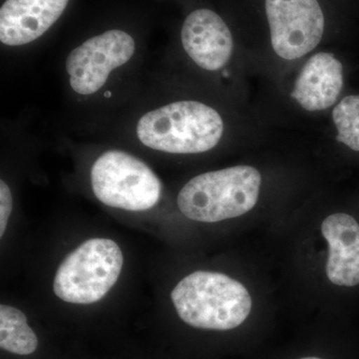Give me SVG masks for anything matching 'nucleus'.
Instances as JSON below:
<instances>
[{"label":"nucleus","instance_id":"1","mask_svg":"<svg viewBox=\"0 0 359 359\" xmlns=\"http://www.w3.org/2000/svg\"><path fill=\"white\" fill-rule=\"evenodd\" d=\"M218 111L199 101H176L144 113L134 133L144 147L168 154H200L216 147L224 133Z\"/></svg>","mask_w":359,"mask_h":359},{"label":"nucleus","instance_id":"2","mask_svg":"<svg viewBox=\"0 0 359 359\" xmlns=\"http://www.w3.org/2000/svg\"><path fill=\"white\" fill-rule=\"evenodd\" d=\"M171 299L182 321L207 332L238 330L252 311V299L245 285L212 271H195L186 276L175 287Z\"/></svg>","mask_w":359,"mask_h":359},{"label":"nucleus","instance_id":"3","mask_svg":"<svg viewBox=\"0 0 359 359\" xmlns=\"http://www.w3.org/2000/svg\"><path fill=\"white\" fill-rule=\"evenodd\" d=\"M261 184V174L256 168H226L191 179L180 191L177 202L187 218L217 223L254 209Z\"/></svg>","mask_w":359,"mask_h":359},{"label":"nucleus","instance_id":"4","mask_svg":"<svg viewBox=\"0 0 359 359\" xmlns=\"http://www.w3.org/2000/svg\"><path fill=\"white\" fill-rule=\"evenodd\" d=\"M122 250L109 238H90L70 252L54 276V294L69 304L100 301L121 273Z\"/></svg>","mask_w":359,"mask_h":359},{"label":"nucleus","instance_id":"5","mask_svg":"<svg viewBox=\"0 0 359 359\" xmlns=\"http://www.w3.org/2000/svg\"><path fill=\"white\" fill-rule=\"evenodd\" d=\"M90 180L97 199L125 211H148L162 195V184L154 171L125 151L109 150L99 156L92 165Z\"/></svg>","mask_w":359,"mask_h":359},{"label":"nucleus","instance_id":"6","mask_svg":"<svg viewBox=\"0 0 359 359\" xmlns=\"http://www.w3.org/2000/svg\"><path fill=\"white\" fill-rule=\"evenodd\" d=\"M136 48L132 35L120 29L107 30L78 45L65 61L70 89L82 97L96 95L116 71L133 59Z\"/></svg>","mask_w":359,"mask_h":359},{"label":"nucleus","instance_id":"7","mask_svg":"<svg viewBox=\"0 0 359 359\" xmlns=\"http://www.w3.org/2000/svg\"><path fill=\"white\" fill-rule=\"evenodd\" d=\"M271 45L287 60L313 51L325 30V16L318 0H266Z\"/></svg>","mask_w":359,"mask_h":359},{"label":"nucleus","instance_id":"8","mask_svg":"<svg viewBox=\"0 0 359 359\" xmlns=\"http://www.w3.org/2000/svg\"><path fill=\"white\" fill-rule=\"evenodd\" d=\"M181 41L189 57L207 71L221 70L233 54L230 29L221 16L210 9H198L187 16Z\"/></svg>","mask_w":359,"mask_h":359},{"label":"nucleus","instance_id":"9","mask_svg":"<svg viewBox=\"0 0 359 359\" xmlns=\"http://www.w3.org/2000/svg\"><path fill=\"white\" fill-rule=\"evenodd\" d=\"M69 0H6L0 8V41L25 46L48 32Z\"/></svg>","mask_w":359,"mask_h":359},{"label":"nucleus","instance_id":"10","mask_svg":"<svg viewBox=\"0 0 359 359\" xmlns=\"http://www.w3.org/2000/svg\"><path fill=\"white\" fill-rule=\"evenodd\" d=\"M328 244V280L341 287L359 285V224L351 215H330L321 224Z\"/></svg>","mask_w":359,"mask_h":359},{"label":"nucleus","instance_id":"11","mask_svg":"<svg viewBox=\"0 0 359 359\" xmlns=\"http://www.w3.org/2000/svg\"><path fill=\"white\" fill-rule=\"evenodd\" d=\"M342 70L334 54L320 52L311 56L295 81L292 98L308 111L327 109L337 102L341 92Z\"/></svg>","mask_w":359,"mask_h":359},{"label":"nucleus","instance_id":"12","mask_svg":"<svg viewBox=\"0 0 359 359\" xmlns=\"http://www.w3.org/2000/svg\"><path fill=\"white\" fill-rule=\"evenodd\" d=\"M0 347L7 353L30 355L39 347V339L20 309L0 306Z\"/></svg>","mask_w":359,"mask_h":359},{"label":"nucleus","instance_id":"13","mask_svg":"<svg viewBox=\"0 0 359 359\" xmlns=\"http://www.w3.org/2000/svg\"><path fill=\"white\" fill-rule=\"evenodd\" d=\"M337 140L359 152V95L347 96L332 111Z\"/></svg>","mask_w":359,"mask_h":359},{"label":"nucleus","instance_id":"14","mask_svg":"<svg viewBox=\"0 0 359 359\" xmlns=\"http://www.w3.org/2000/svg\"><path fill=\"white\" fill-rule=\"evenodd\" d=\"M13 194L6 182H0V237L6 233L8 219L13 212Z\"/></svg>","mask_w":359,"mask_h":359},{"label":"nucleus","instance_id":"15","mask_svg":"<svg viewBox=\"0 0 359 359\" xmlns=\"http://www.w3.org/2000/svg\"><path fill=\"white\" fill-rule=\"evenodd\" d=\"M292 359H328L327 356L320 355V354L316 353H306L302 354V355L297 356V358H294Z\"/></svg>","mask_w":359,"mask_h":359}]
</instances>
